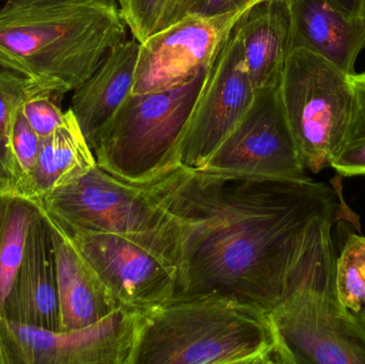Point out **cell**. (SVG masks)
Listing matches in <instances>:
<instances>
[{
    "label": "cell",
    "mask_w": 365,
    "mask_h": 364,
    "mask_svg": "<svg viewBox=\"0 0 365 364\" xmlns=\"http://www.w3.org/2000/svg\"><path fill=\"white\" fill-rule=\"evenodd\" d=\"M60 229L120 307L147 311L177 295L178 267L154 250L122 235Z\"/></svg>",
    "instance_id": "8fae6325"
},
{
    "label": "cell",
    "mask_w": 365,
    "mask_h": 364,
    "mask_svg": "<svg viewBox=\"0 0 365 364\" xmlns=\"http://www.w3.org/2000/svg\"><path fill=\"white\" fill-rule=\"evenodd\" d=\"M36 89L19 75L0 68V194L28 197L12 138L17 111Z\"/></svg>",
    "instance_id": "ffe728a7"
},
{
    "label": "cell",
    "mask_w": 365,
    "mask_h": 364,
    "mask_svg": "<svg viewBox=\"0 0 365 364\" xmlns=\"http://www.w3.org/2000/svg\"><path fill=\"white\" fill-rule=\"evenodd\" d=\"M277 181H310L279 88L257 90L250 108L201 169Z\"/></svg>",
    "instance_id": "9c48e42d"
},
{
    "label": "cell",
    "mask_w": 365,
    "mask_h": 364,
    "mask_svg": "<svg viewBox=\"0 0 365 364\" xmlns=\"http://www.w3.org/2000/svg\"><path fill=\"white\" fill-rule=\"evenodd\" d=\"M356 316H357L358 322L360 323V325H361L362 328H364L365 331V306L364 309H362L361 311H360Z\"/></svg>",
    "instance_id": "83f0119b"
},
{
    "label": "cell",
    "mask_w": 365,
    "mask_h": 364,
    "mask_svg": "<svg viewBox=\"0 0 365 364\" xmlns=\"http://www.w3.org/2000/svg\"><path fill=\"white\" fill-rule=\"evenodd\" d=\"M145 187L177 226L175 298L218 295L269 313L302 288L336 293L327 184L178 167Z\"/></svg>",
    "instance_id": "6da1fadb"
},
{
    "label": "cell",
    "mask_w": 365,
    "mask_h": 364,
    "mask_svg": "<svg viewBox=\"0 0 365 364\" xmlns=\"http://www.w3.org/2000/svg\"><path fill=\"white\" fill-rule=\"evenodd\" d=\"M255 90L280 87L293 51L289 0H263L253 4L234 26Z\"/></svg>",
    "instance_id": "5bb4252c"
},
{
    "label": "cell",
    "mask_w": 365,
    "mask_h": 364,
    "mask_svg": "<svg viewBox=\"0 0 365 364\" xmlns=\"http://www.w3.org/2000/svg\"><path fill=\"white\" fill-rule=\"evenodd\" d=\"M143 312L120 307L74 331L17 324L0 316V364H130Z\"/></svg>",
    "instance_id": "ba28073f"
},
{
    "label": "cell",
    "mask_w": 365,
    "mask_h": 364,
    "mask_svg": "<svg viewBox=\"0 0 365 364\" xmlns=\"http://www.w3.org/2000/svg\"><path fill=\"white\" fill-rule=\"evenodd\" d=\"M0 1H4V0H0Z\"/></svg>",
    "instance_id": "4dcf8cb0"
},
{
    "label": "cell",
    "mask_w": 365,
    "mask_h": 364,
    "mask_svg": "<svg viewBox=\"0 0 365 364\" xmlns=\"http://www.w3.org/2000/svg\"><path fill=\"white\" fill-rule=\"evenodd\" d=\"M40 201L21 194H0V316L23 260L31 222L40 213Z\"/></svg>",
    "instance_id": "d6986e66"
},
{
    "label": "cell",
    "mask_w": 365,
    "mask_h": 364,
    "mask_svg": "<svg viewBox=\"0 0 365 364\" xmlns=\"http://www.w3.org/2000/svg\"><path fill=\"white\" fill-rule=\"evenodd\" d=\"M283 364H365V331L334 292L302 288L269 312Z\"/></svg>",
    "instance_id": "52a82bcc"
},
{
    "label": "cell",
    "mask_w": 365,
    "mask_h": 364,
    "mask_svg": "<svg viewBox=\"0 0 365 364\" xmlns=\"http://www.w3.org/2000/svg\"><path fill=\"white\" fill-rule=\"evenodd\" d=\"M263 0H204L197 12L203 15L222 14L248 8Z\"/></svg>",
    "instance_id": "484cf974"
},
{
    "label": "cell",
    "mask_w": 365,
    "mask_h": 364,
    "mask_svg": "<svg viewBox=\"0 0 365 364\" xmlns=\"http://www.w3.org/2000/svg\"><path fill=\"white\" fill-rule=\"evenodd\" d=\"M251 6L222 14L192 13L140 43L132 94L173 89L205 72Z\"/></svg>",
    "instance_id": "7c38bea8"
},
{
    "label": "cell",
    "mask_w": 365,
    "mask_h": 364,
    "mask_svg": "<svg viewBox=\"0 0 365 364\" xmlns=\"http://www.w3.org/2000/svg\"><path fill=\"white\" fill-rule=\"evenodd\" d=\"M353 108L344 145L330 168L343 177H365V72L351 75Z\"/></svg>",
    "instance_id": "603a6c76"
},
{
    "label": "cell",
    "mask_w": 365,
    "mask_h": 364,
    "mask_svg": "<svg viewBox=\"0 0 365 364\" xmlns=\"http://www.w3.org/2000/svg\"><path fill=\"white\" fill-rule=\"evenodd\" d=\"M204 74L173 89L130 93L92 147L96 164L140 186L177 169L182 134Z\"/></svg>",
    "instance_id": "277c9868"
},
{
    "label": "cell",
    "mask_w": 365,
    "mask_h": 364,
    "mask_svg": "<svg viewBox=\"0 0 365 364\" xmlns=\"http://www.w3.org/2000/svg\"><path fill=\"white\" fill-rule=\"evenodd\" d=\"M102 1H115V2H117V0H102Z\"/></svg>",
    "instance_id": "f1b7e54d"
},
{
    "label": "cell",
    "mask_w": 365,
    "mask_h": 364,
    "mask_svg": "<svg viewBox=\"0 0 365 364\" xmlns=\"http://www.w3.org/2000/svg\"><path fill=\"white\" fill-rule=\"evenodd\" d=\"M255 93L240 38L233 28L206 68L182 134L179 167L201 169L240 123Z\"/></svg>",
    "instance_id": "30bf717a"
},
{
    "label": "cell",
    "mask_w": 365,
    "mask_h": 364,
    "mask_svg": "<svg viewBox=\"0 0 365 364\" xmlns=\"http://www.w3.org/2000/svg\"><path fill=\"white\" fill-rule=\"evenodd\" d=\"M2 316L17 324L60 331L53 234L43 209L28 231L23 260Z\"/></svg>",
    "instance_id": "4fadbf2b"
},
{
    "label": "cell",
    "mask_w": 365,
    "mask_h": 364,
    "mask_svg": "<svg viewBox=\"0 0 365 364\" xmlns=\"http://www.w3.org/2000/svg\"><path fill=\"white\" fill-rule=\"evenodd\" d=\"M40 203L60 228L122 235L178 267V229L173 217L147 187L122 181L98 164Z\"/></svg>",
    "instance_id": "5b68a950"
},
{
    "label": "cell",
    "mask_w": 365,
    "mask_h": 364,
    "mask_svg": "<svg viewBox=\"0 0 365 364\" xmlns=\"http://www.w3.org/2000/svg\"><path fill=\"white\" fill-rule=\"evenodd\" d=\"M49 224L55 250L60 331L91 326L120 306L68 235L51 220Z\"/></svg>",
    "instance_id": "2e32d148"
},
{
    "label": "cell",
    "mask_w": 365,
    "mask_h": 364,
    "mask_svg": "<svg viewBox=\"0 0 365 364\" xmlns=\"http://www.w3.org/2000/svg\"><path fill=\"white\" fill-rule=\"evenodd\" d=\"M339 10L351 17H362L365 0H329Z\"/></svg>",
    "instance_id": "4316f807"
},
{
    "label": "cell",
    "mask_w": 365,
    "mask_h": 364,
    "mask_svg": "<svg viewBox=\"0 0 365 364\" xmlns=\"http://www.w3.org/2000/svg\"><path fill=\"white\" fill-rule=\"evenodd\" d=\"M126 34L115 1L4 0L0 68L63 98L96 72Z\"/></svg>",
    "instance_id": "7a4b0ae2"
},
{
    "label": "cell",
    "mask_w": 365,
    "mask_h": 364,
    "mask_svg": "<svg viewBox=\"0 0 365 364\" xmlns=\"http://www.w3.org/2000/svg\"><path fill=\"white\" fill-rule=\"evenodd\" d=\"M61 96L53 92L36 89L21 105L28 124L41 139L51 136L66 119V111L60 107Z\"/></svg>",
    "instance_id": "cb8c5ba5"
},
{
    "label": "cell",
    "mask_w": 365,
    "mask_h": 364,
    "mask_svg": "<svg viewBox=\"0 0 365 364\" xmlns=\"http://www.w3.org/2000/svg\"><path fill=\"white\" fill-rule=\"evenodd\" d=\"M334 288L341 305L357 316L365 306V236L349 234L336 258Z\"/></svg>",
    "instance_id": "7402d4cb"
},
{
    "label": "cell",
    "mask_w": 365,
    "mask_h": 364,
    "mask_svg": "<svg viewBox=\"0 0 365 364\" xmlns=\"http://www.w3.org/2000/svg\"><path fill=\"white\" fill-rule=\"evenodd\" d=\"M96 164L93 152L68 108L63 123L51 136L41 139L38 160L29 177L30 198L40 201L76 181Z\"/></svg>",
    "instance_id": "ac0fdd59"
},
{
    "label": "cell",
    "mask_w": 365,
    "mask_h": 364,
    "mask_svg": "<svg viewBox=\"0 0 365 364\" xmlns=\"http://www.w3.org/2000/svg\"><path fill=\"white\" fill-rule=\"evenodd\" d=\"M139 42L122 41L110 49L96 72L73 91L70 109L89 147L132 93Z\"/></svg>",
    "instance_id": "e0dca14e"
},
{
    "label": "cell",
    "mask_w": 365,
    "mask_h": 364,
    "mask_svg": "<svg viewBox=\"0 0 365 364\" xmlns=\"http://www.w3.org/2000/svg\"><path fill=\"white\" fill-rule=\"evenodd\" d=\"M362 17H364V19H365V6H364V14H362Z\"/></svg>",
    "instance_id": "f546056e"
},
{
    "label": "cell",
    "mask_w": 365,
    "mask_h": 364,
    "mask_svg": "<svg viewBox=\"0 0 365 364\" xmlns=\"http://www.w3.org/2000/svg\"><path fill=\"white\" fill-rule=\"evenodd\" d=\"M12 145L15 157L25 179L26 192L29 197V177L38 160L41 138L28 124L21 111V107L17 111L16 118H15Z\"/></svg>",
    "instance_id": "d4e9b609"
},
{
    "label": "cell",
    "mask_w": 365,
    "mask_h": 364,
    "mask_svg": "<svg viewBox=\"0 0 365 364\" xmlns=\"http://www.w3.org/2000/svg\"><path fill=\"white\" fill-rule=\"evenodd\" d=\"M351 75L307 49L292 51L281 79V102L309 172L330 167L351 123Z\"/></svg>",
    "instance_id": "8992f818"
},
{
    "label": "cell",
    "mask_w": 365,
    "mask_h": 364,
    "mask_svg": "<svg viewBox=\"0 0 365 364\" xmlns=\"http://www.w3.org/2000/svg\"><path fill=\"white\" fill-rule=\"evenodd\" d=\"M283 364L265 310L218 295L143 311L130 364Z\"/></svg>",
    "instance_id": "3957f363"
},
{
    "label": "cell",
    "mask_w": 365,
    "mask_h": 364,
    "mask_svg": "<svg viewBox=\"0 0 365 364\" xmlns=\"http://www.w3.org/2000/svg\"><path fill=\"white\" fill-rule=\"evenodd\" d=\"M204 0H117L133 38L140 43L197 11Z\"/></svg>",
    "instance_id": "44dd1931"
},
{
    "label": "cell",
    "mask_w": 365,
    "mask_h": 364,
    "mask_svg": "<svg viewBox=\"0 0 365 364\" xmlns=\"http://www.w3.org/2000/svg\"><path fill=\"white\" fill-rule=\"evenodd\" d=\"M293 49L321 56L347 75L365 47V19L351 17L329 0H289Z\"/></svg>",
    "instance_id": "9a60e30c"
}]
</instances>
